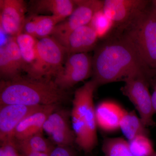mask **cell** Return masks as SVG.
<instances>
[{
	"mask_svg": "<svg viewBox=\"0 0 156 156\" xmlns=\"http://www.w3.org/2000/svg\"><path fill=\"white\" fill-rule=\"evenodd\" d=\"M92 57V80L98 87L144 75L153 76L144 65L134 47L121 34H116L96 47Z\"/></svg>",
	"mask_w": 156,
	"mask_h": 156,
	"instance_id": "1",
	"label": "cell"
},
{
	"mask_svg": "<svg viewBox=\"0 0 156 156\" xmlns=\"http://www.w3.org/2000/svg\"><path fill=\"white\" fill-rule=\"evenodd\" d=\"M67 99L65 90L60 89L53 80L20 76L8 80H2L0 84L1 105H58Z\"/></svg>",
	"mask_w": 156,
	"mask_h": 156,
	"instance_id": "2",
	"label": "cell"
},
{
	"mask_svg": "<svg viewBox=\"0 0 156 156\" xmlns=\"http://www.w3.org/2000/svg\"><path fill=\"white\" fill-rule=\"evenodd\" d=\"M97 84L92 79L75 92L71 113L76 143L86 153L93 150L97 143L95 108L93 96Z\"/></svg>",
	"mask_w": 156,
	"mask_h": 156,
	"instance_id": "3",
	"label": "cell"
},
{
	"mask_svg": "<svg viewBox=\"0 0 156 156\" xmlns=\"http://www.w3.org/2000/svg\"><path fill=\"white\" fill-rule=\"evenodd\" d=\"M118 33L131 43L151 75H156V9L153 5Z\"/></svg>",
	"mask_w": 156,
	"mask_h": 156,
	"instance_id": "4",
	"label": "cell"
},
{
	"mask_svg": "<svg viewBox=\"0 0 156 156\" xmlns=\"http://www.w3.org/2000/svg\"><path fill=\"white\" fill-rule=\"evenodd\" d=\"M66 54V48L53 37L39 39L36 58L25 69L27 76L53 80L62 69Z\"/></svg>",
	"mask_w": 156,
	"mask_h": 156,
	"instance_id": "5",
	"label": "cell"
},
{
	"mask_svg": "<svg viewBox=\"0 0 156 156\" xmlns=\"http://www.w3.org/2000/svg\"><path fill=\"white\" fill-rule=\"evenodd\" d=\"M150 79L144 75L129 78L124 82L125 85L121 89L123 95L133 104L147 128L155 125L153 119L155 112L148 87Z\"/></svg>",
	"mask_w": 156,
	"mask_h": 156,
	"instance_id": "6",
	"label": "cell"
},
{
	"mask_svg": "<svg viewBox=\"0 0 156 156\" xmlns=\"http://www.w3.org/2000/svg\"><path fill=\"white\" fill-rule=\"evenodd\" d=\"M76 8L72 14L56 26L51 37L61 44L72 32L91 22L93 16L102 9L104 1L75 0Z\"/></svg>",
	"mask_w": 156,
	"mask_h": 156,
	"instance_id": "7",
	"label": "cell"
},
{
	"mask_svg": "<svg viewBox=\"0 0 156 156\" xmlns=\"http://www.w3.org/2000/svg\"><path fill=\"white\" fill-rule=\"evenodd\" d=\"M92 57L88 53L68 56L62 69L53 81L62 90L69 89L92 75Z\"/></svg>",
	"mask_w": 156,
	"mask_h": 156,
	"instance_id": "8",
	"label": "cell"
},
{
	"mask_svg": "<svg viewBox=\"0 0 156 156\" xmlns=\"http://www.w3.org/2000/svg\"><path fill=\"white\" fill-rule=\"evenodd\" d=\"M150 3L147 0H105L102 10L119 33L144 11Z\"/></svg>",
	"mask_w": 156,
	"mask_h": 156,
	"instance_id": "9",
	"label": "cell"
},
{
	"mask_svg": "<svg viewBox=\"0 0 156 156\" xmlns=\"http://www.w3.org/2000/svg\"><path fill=\"white\" fill-rule=\"evenodd\" d=\"M69 112L65 110L54 111L43 127L52 142L56 146H70L76 142V136L69 121Z\"/></svg>",
	"mask_w": 156,
	"mask_h": 156,
	"instance_id": "10",
	"label": "cell"
},
{
	"mask_svg": "<svg viewBox=\"0 0 156 156\" xmlns=\"http://www.w3.org/2000/svg\"><path fill=\"white\" fill-rule=\"evenodd\" d=\"M0 10V25L3 31L13 37L21 33L26 18L25 2L23 0H1Z\"/></svg>",
	"mask_w": 156,
	"mask_h": 156,
	"instance_id": "11",
	"label": "cell"
},
{
	"mask_svg": "<svg viewBox=\"0 0 156 156\" xmlns=\"http://www.w3.org/2000/svg\"><path fill=\"white\" fill-rule=\"evenodd\" d=\"M40 106H27L13 104L1 105L0 140L1 142L13 140L14 131L20 123L40 108Z\"/></svg>",
	"mask_w": 156,
	"mask_h": 156,
	"instance_id": "12",
	"label": "cell"
},
{
	"mask_svg": "<svg viewBox=\"0 0 156 156\" xmlns=\"http://www.w3.org/2000/svg\"><path fill=\"white\" fill-rule=\"evenodd\" d=\"M26 67L15 37H12L0 48L1 78L8 80L17 77Z\"/></svg>",
	"mask_w": 156,
	"mask_h": 156,
	"instance_id": "13",
	"label": "cell"
},
{
	"mask_svg": "<svg viewBox=\"0 0 156 156\" xmlns=\"http://www.w3.org/2000/svg\"><path fill=\"white\" fill-rule=\"evenodd\" d=\"M98 38L95 29L89 24L73 31L60 44L66 48L69 56L95 50Z\"/></svg>",
	"mask_w": 156,
	"mask_h": 156,
	"instance_id": "14",
	"label": "cell"
},
{
	"mask_svg": "<svg viewBox=\"0 0 156 156\" xmlns=\"http://www.w3.org/2000/svg\"><path fill=\"white\" fill-rule=\"evenodd\" d=\"M57 105H42L36 111L23 120L14 131V140L25 139L38 133H42L46 120L54 111Z\"/></svg>",
	"mask_w": 156,
	"mask_h": 156,
	"instance_id": "15",
	"label": "cell"
},
{
	"mask_svg": "<svg viewBox=\"0 0 156 156\" xmlns=\"http://www.w3.org/2000/svg\"><path fill=\"white\" fill-rule=\"evenodd\" d=\"M126 111L113 101H102L95 108L97 126L106 131H113L119 129L120 123Z\"/></svg>",
	"mask_w": 156,
	"mask_h": 156,
	"instance_id": "16",
	"label": "cell"
},
{
	"mask_svg": "<svg viewBox=\"0 0 156 156\" xmlns=\"http://www.w3.org/2000/svg\"><path fill=\"white\" fill-rule=\"evenodd\" d=\"M34 2L36 13L49 12L60 23L72 14L76 6L73 0H38Z\"/></svg>",
	"mask_w": 156,
	"mask_h": 156,
	"instance_id": "17",
	"label": "cell"
},
{
	"mask_svg": "<svg viewBox=\"0 0 156 156\" xmlns=\"http://www.w3.org/2000/svg\"><path fill=\"white\" fill-rule=\"evenodd\" d=\"M146 128L135 112L126 111L121 120L119 129L128 141L138 135L148 136Z\"/></svg>",
	"mask_w": 156,
	"mask_h": 156,
	"instance_id": "18",
	"label": "cell"
},
{
	"mask_svg": "<svg viewBox=\"0 0 156 156\" xmlns=\"http://www.w3.org/2000/svg\"><path fill=\"white\" fill-rule=\"evenodd\" d=\"M14 141L20 151H32L50 154L55 147L53 143L44 137L42 133L35 134L21 140Z\"/></svg>",
	"mask_w": 156,
	"mask_h": 156,
	"instance_id": "19",
	"label": "cell"
},
{
	"mask_svg": "<svg viewBox=\"0 0 156 156\" xmlns=\"http://www.w3.org/2000/svg\"><path fill=\"white\" fill-rule=\"evenodd\" d=\"M15 39L27 67L36 58L39 39L23 33L18 34Z\"/></svg>",
	"mask_w": 156,
	"mask_h": 156,
	"instance_id": "20",
	"label": "cell"
},
{
	"mask_svg": "<svg viewBox=\"0 0 156 156\" xmlns=\"http://www.w3.org/2000/svg\"><path fill=\"white\" fill-rule=\"evenodd\" d=\"M102 150L104 156H135L131 152L128 140L121 137L105 139Z\"/></svg>",
	"mask_w": 156,
	"mask_h": 156,
	"instance_id": "21",
	"label": "cell"
},
{
	"mask_svg": "<svg viewBox=\"0 0 156 156\" xmlns=\"http://www.w3.org/2000/svg\"><path fill=\"white\" fill-rule=\"evenodd\" d=\"M89 24L95 29L99 38L106 37L114 30L113 23L105 14L102 9L95 13Z\"/></svg>",
	"mask_w": 156,
	"mask_h": 156,
	"instance_id": "22",
	"label": "cell"
},
{
	"mask_svg": "<svg viewBox=\"0 0 156 156\" xmlns=\"http://www.w3.org/2000/svg\"><path fill=\"white\" fill-rule=\"evenodd\" d=\"M128 141L131 152L135 156H151L155 152L152 143L147 135H138Z\"/></svg>",
	"mask_w": 156,
	"mask_h": 156,
	"instance_id": "23",
	"label": "cell"
},
{
	"mask_svg": "<svg viewBox=\"0 0 156 156\" xmlns=\"http://www.w3.org/2000/svg\"><path fill=\"white\" fill-rule=\"evenodd\" d=\"M36 37L41 39L50 37L59 21L52 15L40 16L37 15Z\"/></svg>",
	"mask_w": 156,
	"mask_h": 156,
	"instance_id": "24",
	"label": "cell"
},
{
	"mask_svg": "<svg viewBox=\"0 0 156 156\" xmlns=\"http://www.w3.org/2000/svg\"><path fill=\"white\" fill-rule=\"evenodd\" d=\"M0 156H23L14 140L1 142Z\"/></svg>",
	"mask_w": 156,
	"mask_h": 156,
	"instance_id": "25",
	"label": "cell"
},
{
	"mask_svg": "<svg viewBox=\"0 0 156 156\" xmlns=\"http://www.w3.org/2000/svg\"><path fill=\"white\" fill-rule=\"evenodd\" d=\"M37 15L33 14L26 17L23 28L22 33L36 37L37 24Z\"/></svg>",
	"mask_w": 156,
	"mask_h": 156,
	"instance_id": "26",
	"label": "cell"
},
{
	"mask_svg": "<svg viewBox=\"0 0 156 156\" xmlns=\"http://www.w3.org/2000/svg\"><path fill=\"white\" fill-rule=\"evenodd\" d=\"M50 156H77L69 146H56L50 154Z\"/></svg>",
	"mask_w": 156,
	"mask_h": 156,
	"instance_id": "27",
	"label": "cell"
},
{
	"mask_svg": "<svg viewBox=\"0 0 156 156\" xmlns=\"http://www.w3.org/2000/svg\"><path fill=\"white\" fill-rule=\"evenodd\" d=\"M23 156H50L49 154L32 151H20Z\"/></svg>",
	"mask_w": 156,
	"mask_h": 156,
	"instance_id": "28",
	"label": "cell"
},
{
	"mask_svg": "<svg viewBox=\"0 0 156 156\" xmlns=\"http://www.w3.org/2000/svg\"><path fill=\"white\" fill-rule=\"evenodd\" d=\"M151 95L153 108L155 113H156V83L154 87V92Z\"/></svg>",
	"mask_w": 156,
	"mask_h": 156,
	"instance_id": "29",
	"label": "cell"
},
{
	"mask_svg": "<svg viewBox=\"0 0 156 156\" xmlns=\"http://www.w3.org/2000/svg\"><path fill=\"white\" fill-rule=\"evenodd\" d=\"M151 3L156 9V0H154V1H151Z\"/></svg>",
	"mask_w": 156,
	"mask_h": 156,
	"instance_id": "30",
	"label": "cell"
},
{
	"mask_svg": "<svg viewBox=\"0 0 156 156\" xmlns=\"http://www.w3.org/2000/svg\"><path fill=\"white\" fill-rule=\"evenodd\" d=\"M151 156H156V152L155 151Z\"/></svg>",
	"mask_w": 156,
	"mask_h": 156,
	"instance_id": "31",
	"label": "cell"
}]
</instances>
